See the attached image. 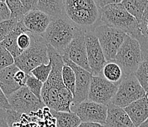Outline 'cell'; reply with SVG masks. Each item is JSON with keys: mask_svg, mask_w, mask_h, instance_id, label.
Wrapping results in <instances>:
<instances>
[{"mask_svg": "<svg viewBox=\"0 0 148 127\" xmlns=\"http://www.w3.org/2000/svg\"><path fill=\"white\" fill-rule=\"evenodd\" d=\"M93 32L99 40L106 61H114L118 50L124 43L127 34L122 30L106 24L95 26Z\"/></svg>", "mask_w": 148, "mask_h": 127, "instance_id": "7", "label": "cell"}, {"mask_svg": "<svg viewBox=\"0 0 148 127\" xmlns=\"http://www.w3.org/2000/svg\"><path fill=\"white\" fill-rule=\"evenodd\" d=\"M140 127H142V126H140Z\"/></svg>", "mask_w": 148, "mask_h": 127, "instance_id": "41", "label": "cell"}, {"mask_svg": "<svg viewBox=\"0 0 148 127\" xmlns=\"http://www.w3.org/2000/svg\"><path fill=\"white\" fill-rule=\"evenodd\" d=\"M64 63L70 66L75 73L76 77V86L75 93L74 96V105H77L85 101H87L88 98L90 85H91L92 73L82 69L73 62L70 60L66 56H61Z\"/></svg>", "mask_w": 148, "mask_h": 127, "instance_id": "14", "label": "cell"}, {"mask_svg": "<svg viewBox=\"0 0 148 127\" xmlns=\"http://www.w3.org/2000/svg\"><path fill=\"white\" fill-rule=\"evenodd\" d=\"M121 2H122V0H97V1H95V3H96L97 7H98L99 10H102L108 5H112V4L121 3Z\"/></svg>", "mask_w": 148, "mask_h": 127, "instance_id": "35", "label": "cell"}, {"mask_svg": "<svg viewBox=\"0 0 148 127\" xmlns=\"http://www.w3.org/2000/svg\"><path fill=\"white\" fill-rule=\"evenodd\" d=\"M138 28L141 34L146 38H148V19L141 21L138 24Z\"/></svg>", "mask_w": 148, "mask_h": 127, "instance_id": "36", "label": "cell"}, {"mask_svg": "<svg viewBox=\"0 0 148 127\" xmlns=\"http://www.w3.org/2000/svg\"><path fill=\"white\" fill-rule=\"evenodd\" d=\"M12 110L20 114L31 115L45 107V104L26 86L21 87L8 98Z\"/></svg>", "mask_w": 148, "mask_h": 127, "instance_id": "9", "label": "cell"}, {"mask_svg": "<svg viewBox=\"0 0 148 127\" xmlns=\"http://www.w3.org/2000/svg\"><path fill=\"white\" fill-rule=\"evenodd\" d=\"M51 113L56 120V127H78L81 121L75 113L57 112L51 110Z\"/></svg>", "mask_w": 148, "mask_h": 127, "instance_id": "22", "label": "cell"}, {"mask_svg": "<svg viewBox=\"0 0 148 127\" xmlns=\"http://www.w3.org/2000/svg\"><path fill=\"white\" fill-rule=\"evenodd\" d=\"M136 127H140L148 120V97L134 101L124 108Z\"/></svg>", "mask_w": 148, "mask_h": 127, "instance_id": "16", "label": "cell"}, {"mask_svg": "<svg viewBox=\"0 0 148 127\" xmlns=\"http://www.w3.org/2000/svg\"><path fill=\"white\" fill-rule=\"evenodd\" d=\"M0 109H2V110L11 109L8 98H7V96H5L1 88H0Z\"/></svg>", "mask_w": 148, "mask_h": 127, "instance_id": "34", "label": "cell"}, {"mask_svg": "<svg viewBox=\"0 0 148 127\" xmlns=\"http://www.w3.org/2000/svg\"><path fill=\"white\" fill-rule=\"evenodd\" d=\"M36 10L49 16L52 19L66 16L63 0H37Z\"/></svg>", "mask_w": 148, "mask_h": 127, "instance_id": "19", "label": "cell"}, {"mask_svg": "<svg viewBox=\"0 0 148 127\" xmlns=\"http://www.w3.org/2000/svg\"><path fill=\"white\" fill-rule=\"evenodd\" d=\"M18 46L22 52L25 51L29 47L31 44V35L29 32L21 33L17 38Z\"/></svg>", "mask_w": 148, "mask_h": 127, "instance_id": "31", "label": "cell"}, {"mask_svg": "<svg viewBox=\"0 0 148 127\" xmlns=\"http://www.w3.org/2000/svg\"><path fill=\"white\" fill-rule=\"evenodd\" d=\"M106 127H136L123 108L112 103L108 105V115Z\"/></svg>", "mask_w": 148, "mask_h": 127, "instance_id": "17", "label": "cell"}, {"mask_svg": "<svg viewBox=\"0 0 148 127\" xmlns=\"http://www.w3.org/2000/svg\"><path fill=\"white\" fill-rule=\"evenodd\" d=\"M141 126H142V127H148V120L146 121V122L144 123V124H142Z\"/></svg>", "mask_w": 148, "mask_h": 127, "instance_id": "39", "label": "cell"}, {"mask_svg": "<svg viewBox=\"0 0 148 127\" xmlns=\"http://www.w3.org/2000/svg\"><path fill=\"white\" fill-rule=\"evenodd\" d=\"M62 79L66 88L75 96V86H76V77L75 73L70 66L64 64L62 70Z\"/></svg>", "mask_w": 148, "mask_h": 127, "instance_id": "25", "label": "cell"}, {"mask_svg": "<svg viewBox=\"0 0 148 127\" xmlns=\"http://www.w3.org/2000/svg\"><path fill=\"white\" fill-rule=\"evenodd\" d=\"M78 29L66 16L52 19L42 36L47 44L63 56Z\"/></svg>", "mask_w": 148, "mask_h": 127, "instance_id": "4", "label": "cell"}, {"mask_svg": "<svg viewBox=\"0 0 148 127\" xmlns=\"http://www.w3.org/2000/svg\"><path fill=\"white\" fill-rule=\"evenodd\" d=\"M67 18L84 31L91 27L100 18V12L95 0H64Z\"/></svg>", "mask_w": 148, "mask_h": 127, "instance_id": "2", "label": "cell"}, {"mask_svg": "<svg viewBox=\"0 0 148 127\" xmlns=\"http://www.w3.org/2000/svg\"><path fill=\"white\" fill-rule=\"evenodd\" d=\"M10 19V11L5 1H0V22Z\"/></svg>", "mask_w": 148, "mask_h": 127, "instance_id": "32", "label": "cell"}, {"mask_svg": "<svg viewBox=\"0 0 148 127\" xmlns=\"http://www.w3.org/2000/svg\"><path fill=\"white\" fill-rule=\"evenodd\" d=\"M85 33L86 31L79 28L63 56H66L74 63L91 73L87 57Z\"/></svg>", "mask_w": 148, "mask_h": 127, "instance_id": "13", "label": "cell"}, {"mask_svg": "<svg viewBox=\"0 0 148 127\" xmlns=\"http://www.w3.org/2000/svg\"><path fill=\"white\" fill-rule=\"evenodd\" d=\"M72 112L75 113L81 122L97 123L106 124L108 115V106L87 100L77 105L72 106Z\"/></svg>", "mask_w": 148, "mask_h": 127, "instance_id": "10", "label": "cell"}, {"mask_svg": "<svg viewBox=\"0 0 148 127\" xmlns=\"http://www.w3.org/2000/svg\"><path fill=\"white\" fill-rule=\"evenodd\" d=\"M52 62H49V63L47 65L43 64V65L36 67V69H33L30 72L29 75L33 76L36 79L42 81L43 83H45L49 78L51 71H52Z\"/></svg>", "mask_w": 148, "mask_h": 127, "instance_id": "27", "label": "cell"}, {"mask_svg": "<svg viewBox=\"0 0 148 127\" xmlns=\"http://www.w3.org/2000/svg\"><path fill=\"white\" fill-rule=\"evenodd\" d=\"M147 97H148V93H147Z\"/></svg>", "mask_w": 148, "mask_h": 127, "instance_id": "40", "label": "cell"}, {"mask_svg": "<svg viewBox=\"0 0 148 127\" xmlns=\"http://www.w3.org/2000/svg\"><path fill=\"white\" fill-rule=\"evenodd\" d=\"M78 127H106L104 125L97 124V123L82 122Z\"/></svg>", "mask_w": 148, "mask_h": 127, "instance_id": "38", "label": "cell"}, {"mask_svg": "<svg viewBox=\"0 0 148 127\" xmlns=\"http://www.w3.org/2000/svg\"><path fill=\"white\" fill-rule=\"evenodd\" d=\"M7 5L10 11V18L21 21L28 13L21 0H7Z\"/></svg>", "mask_w": 148, "mask_h": 127, "instance_id": "24", "label": "cell"}, {"mask_svg": "<svg viewBox=\"0 0 148 127\" xmlns=\"http://www.w3.org/2000/svg\"><path fill=\"white\" fill-rule=\"evenodd\" d=\"M118 87L106 80L102 76H93L88 100L108 106L111 104L117 92Z\"/></svg>", "mask_w": 148, "mask_h": 127, "instance_id": "11", "label": "cell"}, {"mask_svg": "<svg viewBox=\"0 0 148 127\" xmlns=\"http://www.w3.org/2000/svg\"><path fill=\"white\" fill-rule=\"evenodd\" d=\"M0 127H9L7 123L5 110L0 109Z\"/></svg>", "mask_w": 148, "mask_h": 127, "instance_id": "37", "label": "cell"}, {"mask_svg": "<svg viewBox=\"0 0 148 127\" xmlns=\"http://www.w3.org/2000/svg\"><path fill=\"white\" fill-rule=\"evenodd\" d=\"M85 39L86 44L87 57L91 73L93 76H101L102 71L107 63V61L99 40L93 30L86 31Z\"/></svg>", "mask_w": 148, "mask_h": 127, "instance_id": "12", "label": "cell"}, {"mask_svg": "<svg viewBox=\"0 0 148 127\" xmlns=\"http://www.w3.org/2000/svg\"><path fill=\"white\" fill-rule=\"evenodd\" d=\"M114 61L121 67L125 77L135 73L143 61L138 41L127 35L124 43L118 50Z\"/></svg>", "mask_w": 148, "mask_h": 127, "instance_id": "6", "label": "cell"}, {"mask_svg": "<svg viewBox=\"0 0 148 127\" xmlns=\"http://www.w3.org/2000/svg\"><path fill=\"white\" fill-rule=\"evenodd\" d=\"M27 32L29 31L23 23L22 20L19 21L13 31L7 36L6 38L4 39V41L0 43L10 52V54L13 55V57H14V59L18 57L23 52L18 48V44H17V38H18V35H21V33H27Z\"/></svg>", "mask_w": 148, "mask_h": 127, "instance_id": "20", "label": "cell"}, {"mask_svg": "<svg viewBox=\"0 0 148 127\" xmlns=\"http://www.w3.org/2000/svg\"><path fill=\"white\" fill-rule=\"evenodd\" d=\"M102 77L108 81L119 86L125 77L123 71L115 61L107 62L102 71Z\"/></svg>", "mask_w": 148, "mask_h": 127, "instance_id": "21", "label": "cell"}, {"mask_svg": "<svg viewBox=\"0 0 148 127\" xmlns=\"http://www.w3.org/2000/svg\"><path fill=\"white\" fill-rule=\"evenodd\" d=\"M122 4L127 12L136 19L138 24L148 7L147 0H123Z\"/></svg>", "mask_w": 148, "mask_h": 127, "instance_id": "23", "label": "cell"}, {"mask_svg": "<svg viewBox=\"0 0 148 127\" xmlns=\"http://www.w3.org/2000/svg\"><path fill=\"white\" fill-rule=\"evenodd\" d=\"M22 21L29 33L43 35L47 29L52 18L40 10H33L25 15Z\"/></svg>", "mask_w": 148, "mask_h": 127, "instance_id": "15", "label": "cell"}, {"mask_svg": "<svg viewBox=\"0 0 148 127\" xmlns=\"http://www.w3.org/2000/svg\"><path fill=\"white\" fill-rule=\"evenodd\" d=\"M44 84L42 81L36 79L32 75H29L27 81L26 82V87L29 90V91L35 95L41 101V91H42Z\"/></svg>", "mask_w": 148, "mask_h": 127, "instance_id": "28", "label": "cell"}, {"mask_svg": "<svg viewBox=\"0 0 148 127\" xmlns=\"http://www.w3.org/2000/svg\"><path fill=\"white\" fill-rule=\"evenodd\" d=\"M18 70L15 64L0 70V88L7 98L21 88L15 80V74Z\"/></svg>", "mask_w": 148, "mask_h": 127, "instance_id": "18", "label": "cell"}, {"mask_svg": "<svg viewBox=\"0 0 148 127\" xmlns=\"http://www.w3.org/2000/svg\"><path fill=\"white\" fill-rule=\"evenodd\" d=\"M15 59L8 51L0 44V70L14 65Z\"/></svg>", "mask_w": 148, "mask_h": 127, "instance_id": "30", "label": "cell"}, {"mask_svg": "<svg viewBox=\"0 0 148 127\" xmlns=\"http://www.w3.org/2000/svg\"><path fill=\"white\" fill-rule=\"evenodd\" d=\"M99 12L103 24L122 30L135 39L141 34L136 19L126 10L122 2L108 5Z\"/></svg>", "mask_w": 148, "mask_h": 127, "instance_id": "3", "label": "cell"}, {"mask_svg": "<svg viewBox=\"0 0 148 127\" xmlns=\"http://www.w3.org/2000/svg\"><path fill=\"white\" fill-rule=\"evenodd\" d=\"M31 44L27 49L15 58V65L27 74L36 67L49 63L48 44L42 35L30 33Z\"/></svg>", "mask_w": 148, "mask_h": 127, "instance_id": "5", "label": "cell"}, {"mask_svg": "<svg viewBox=\"0 0 148 127\" xmlns=\"http://www.w3.org/2000/svg\"><path fill=\"white\" fill-rule=\"evenodd\" d=\"M48 54L52 68L49 78L44 84L41 99L51 110L72 113L74 96L66 88L62 79V70L65 63L61 55L49 44Z\"/></svg>", "mask_w": 148, "mask_h": 127, "instance_id": "1", "label": "cell"}, {"mask_svg": "<svg viewBox=\"0 0 148 127\" xmlns=\"http://www.w3.org/2000/svg\"><path fill=\"white\" fill-rule=\"evenodd\" d=\"M146 95L145 90L140 85L135 74L133 73L124 77L111 103L124 109L134 101L145 97Z\"/></svg>", "mask_w": 148, "mask_h": 127, "instance_id": "8", "label": "cell"}, {"mask_svg": "<svg viewBox=\"0 0 148 127\" xmlns=\"http://www.w3.org/2000/svg\"><path fill=\"white\" fill-rule=\"evenodd\" d=\"M134 74L146 93H148V61H142Z\"/></svg>", "mask_w": 148, "mask_h": 127, "instance_id": "26", "label": "cell"}, {"mask_svg": "<svg viewBox=\"0 0 148 127\" xmlns=\"http://www.w3.org/2000/svg\"><path fill=\"white\" fill-rule=\"evenodd\" d=\"M18 21V20L10 18L8 21L0 22V43L14 29Z\"/></svg>", "mask_w": 148, "mask_h": 127, "instance_id": "29", "label": "cell"}, {"mask_svg": "<svg viewBox=\"0 0 148 127\" xmlns=\"http://www.w3.org/2000/svg\"><path fill=\"white\" fill-rule=\"evenodd\" d=\"M29 77V74L21 70H18L15 74V80L21 87L26 86V82Z\"/></svg>", "mask_w": 148, "mask_h": 127, "instance_id": "33", "label": "cell"}]
</instances>
